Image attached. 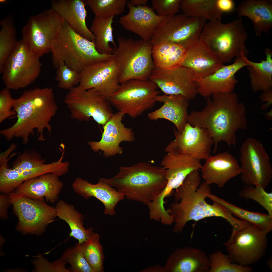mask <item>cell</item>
Returning a JSON list of instances; mask_svg holds the SVG:
<instances>
[{
    "label": "cell",
    "mask_w": 272,
    "mask_h": 272,
    "mask_svg": "<svg viewBox=\"0 0 272 272\" xmlns=\"http://www.w3.org/2000/svg\"><path fill=\"white\" fill-rule=\"evenodd\" d=\"M0 31V73L4 64L18 41L16 38V30L13 17L7 16L1 20Z\"/></svg>",
    "instance_id": "74e56055"
},
{
    "label": "cell",
    "mask_w": 272,
    "mask_h": 272,
    "mask_svg": "<svg viewBox=\"0 0 272 272\" xmlns=\"http://www.w3.org/2000/svg\"><path fill=\"white\" fill-rule=\"evenodd\" d=\"M209 272H250L252 268L234 262L229 255L221 251L210 254Z\"/></svg>",
    "instance_id": "ab89813d"
},
{
    "label": "cell",
    "mask_w": 272,
    "mask_h": 272,
    "mask_svg": "<svg viewBox=\"0 0 272 272\" xmlns=\"http://www.w3.org/2000/svg\"><path fill=\"white\" fill-rule=\"evenodd\" d=\"M217 6L220 11L223 14L230 13L235 9V4L232 0H216Z\"/></svg>",
    "instance_id": "681fc988"
},
{
    "label": "cell",
    "mask_w": 272,
    "mask_h": 272,
    "mask_svg": "<svg viewBox=\"0 0 272 272\" xmlns=\"http://www.w3.org/2000/svg\"><path fill=\"white\" fill-rule=\"evenodd\" d=\"M246 112L245 106L235 93H215L207 98L206 105L201 110L194 111L189 114L187 122L192 126L207 129L214 140L215 153L218 143L221 141L235 147L236 131L247 129Z\"/></svg>",
    "instance_id": "6da1fadb"
},
{
    "label": "cell",
    "mask_w": 272,
    "mask_h": 272,
    "mask_svg": "<svg viewBox=\"0 0 272 272\" xmlns=\"http://www.w3.org/2000/svg\"><path fill=\"white\" fill-rule=\"evenodd\" d=\"M265 117L267 120L271 121L272 119V109H270L269 111H267L264 114Z\"/></svg>",
    "instance_id": "11a10c76"
},
{
    "label": "cell",
    "mask_w": 272,
    "mask_h": 272,
    "mask_svg": "<svg viewBox=\"0 0 272 272\" xmlns=\"http://www.w3.org/2000/svg\"><path fill=\"white\" fill-rule=\"evenodd\" d=\"M235 10L238 18L245 16L252 21L255 34L267 36L272 27V1L246 0L241 2Z\"/></svg>",
    "instance_id": "f546056e"
},
{
    "label": "cell",
    "mask_w": 272,
    "mask_h": 272,
    "mask_svg": "<svg viewBox=\"0 0 272 272\" xmlns=\"http://www.w3.org/2000/svg\"><path fill=\"white\" fill-rule=\"evenodd\" d=\"M17 145L14 143L12 144L10 147L6 151L0 154V165L2 164L7 160V158L9 155L16 148Z\"/></svg>",
    "instance_id": "f5cc1de1"
},
{
    "label": "cell",
    "mask_w": 272,
    "mask_h": 272,
    "mask_svg": "<svg viewBox=\"0 0 272 272\" xmlns=\"http://www.w3.org/2000/svg\"><path fill=\"white\" fill-rule=\"evenodd\" d=\"M215 202L228 209L235 217L256 226L267 234L272 230V216L260 212L247 211L217 196Z\"/></svg>",
    "instance_id": "8d00e7d4"
},
{
    "label": "cell",
    "mask_w": 272,
    "mask_h": 272,
    "mask_svg": "<svg viewBox=\"0 0 272 272\" xmlns=\"http://www.w3.org/2000/svg\"><path fill=\"white\" fill-rule=\"evenodd\" d=\"M55 209L56 216L65 221L69 225L71 230L70 236L77 239L79 243L86 241L94 232L93 228L85 229L84 228V216L76 210L73 206L60 200L56 204Z\"/></svg>",
    "instance_id": "d6a6232c"
},
{
    "label": "cell",
    "mask_w": 272,
    "mask_h": 272,
    "mask_svg": "<svg viewBox=\"0 0 272 272\" xmlns=\"http://www.w3.org/2000/svg\"><path fill=\"white\" fill-rule=\"evenodd\" d=\"M246 223H247V225H246V226H245V227L246 226H247V224H248V223H247V222H246ZM235 232H232V233H235Z\"/></svg>",
    "instance_id": "6f0895ef"
},
{
    "label": "cell",
    "mask_w": 272,
    "mask_h": 272,
    "mask_svg": "<svg viewBox=\"0 0 272 272\" xmlns=\"http://www.w3.org/2000/svg\"><path fill=\"white\" fill-rule=\"evenodd\" d=\"M8 196L18 219L16 229L23 235H42L56 216L55 208L44 201L33 199L15 192Z\"/></svg>",
    "instance_id": "9c48e42d"
},
{
    "label": "cell",
    "mask_w": 272,
    "mask_h": 272,
    "mask_svg": "<svg viewBox=\"0 0 272 272\" xmlns=\"http://www.w3.org/2000/svg\"><path fill=\"white\" fill-rule=\"evenodd\" d=\"M248 34L242 18L226 23L221 20L206 23L200 36L202 41L224 63H229L243 52H249L245 42Z\"/></svg>",
    "instance_id": "8992f818"
},
{
    "label": "cell",
    "mask_w": 272,
    "mask_h": 272,
    "mask_svg": "<svg viewBox=\"0 0 272 272\" xmlns=\"http://www.w3.org/2000/svg\"><path fill=\"white\" fill-rule=\"evenodd\" d=\"M11 205L9 200V196L5 194L2 193L0 195V217L4 220L7 219L8 217L7 210Z\"/></svg>",
    "instance_id": "f907efd6"
},
{
    "label": "cell",
    "mask_w": 272,
    "mask_h": 272,
    "mask_svg": "<svg viewBox=\"0 0 272 272\" xmlns=\"http://www.w3.org/2000/svg\"><path fill=\"white\" fill-rule=\"evenodd\" d=\"M149 80L164 94L181 95L190 100L198 93L194 71L180 65L168 69L154 67Z\"/></svg>",
    "instance_id": "2e32d148"
},
{
    "label": "cell",
    "mask_w": 272,
    "mask_h": 272,
    "mask_svg": "<svg viewBox=\"0 0 272 272\" xmlns=\"http://www.w3.org/2000/svg\"><path fill=\"white\" fill-rule=\"evenodd\" d=\"M13 109L16 113V121L12 126L0 131V134L8 141L14 138H19L23 144H26L30 135H34L35 129L39 141L45 140L43 134L45 129L50 134L52 126L50 122L58 109L52 87L24 91L19 97L15 99Z\"/></svg>",
    "instance_id": "7a4b0ae2"
},
{
    "label": "cell",
    "mask_w": 272,
    "mask_h": 272,
    "mask_svg": "<svg viewBox=\"0 0 272 272\" xmlns=\"http://www.w3.org/2000/svg\"><path fill=\"white\" fill-rule=\"evenodd\" d=\"M248 66L240 56L236 57L232 64L224 65L212 74L197 80L198 93L207 98L215 93L232 92L238 82L235 74Z\"/></svg>",
    "instance_id": "44dd1931"
},
{
    "label": "cell",
    "mask_w": 272,
    "mask_h": 272,
    "mask_svg": "<svg viewBox=\"0 0 272 272\" xmlns=\"http://www.w3.org/2000/svg\"><path fill=\"white\" fill-rule=\"evenodd\" d=\"M64 20L58 35L50 42L52 61L55 68L65 64L80 73L86 66L96 62L114 60L113 54L98 52L94 42L76 33Z\"/></svg>",
    "instance_id": "5b68a950"
},
{
    "label": "cell",
    "mask_w": 272,
    "mask_h": 272,
    "mask_svg": "<svg viewBox=\"0 0 272 272\" xmlns=\"http://www.w3.org/2000/svg\"><path fill=\"white\" fill-rule=\"evenodd\" d=\"M10 89L5 88L0 91V123L7 118L16 115L13 110V104L15 100Z\"/></svg>",
    "instance_id": "c3c4849f"
},
{
    "label": "cell",
    "mask_w": 272,
    "mask_h": 272,
    "mask_svg": "<svg viewBox=\"0 0 272 272\" xmlns=\"http://www.w3.org/2000/svg\"><path fill=\"white\" fill-rule=\"evenodd\" d=\"M36 259L32 263L37 271L71 272L66 268L67 263L60 258L52 263L42 256Z\"/></svg>",
    "instance_id": "7dc6e473"
},
{
    "label": "cell",
    "mask_w": 272,
    "mask_h": 272,
    "mask_svg": "<svg viewBox=\"0 0 272 272\" xmlns=\"http://www.w3.org/2000/svg\"><path fill=\"white\" fill-rule=\"evenodd\" d=\"M181 0H152V9L159 16L166 17L172 16L178 12Z\"/></svg>",
    "instance_id": "bcb514c9"
},
{
    "label": "cell",
    "mask_w": 272,
    "mask_h": 272,
    "mask_svg": "<svg viewBox=\"0 0 272 272\" xmlns=\"http://www.w3.org/2000/svg\"><path fill=\"white\" fill-rule=\"evenodd\" d=\"M80 74L79 87L85 90L94 89L109 100L118 90L120 84L118 69L114 60L93 63L84 68Z\"/></svg>",
    "instance_id": "ac0fdd59"
},
{
    "label": "cell",
    "mask_w": 272,
    "mask_h": 272,
    "mask_svg": "<svg viewBox=\"0 0 272 272\" xmlns=\"http://www.w3.org/2000/svg\"><path fill=\"white\" fill-rule=\"evenodd\" d=\"M99 239V235L94 232L86 241L79 243L83 255L94 272L104 271L103 263L105 257Z\"/></svg>",
    "instance_id": "f35d334b"
},
{
    "label": "cell",
    "mask_w": 272,
    "mask_h": 272,
    "mask_svg": "<svg viewBox=\"0 0 272 272\" xmlns=\"http://www.w3.org/2000/svg\"><path fill=\"white\" fill-rule=\"evenodd\" d=\"M58 176L46 173L27 180L15 189V192L30 199L54 203L57 200L63 186Z\"/></svg>",
    "instance_id": "484cf974"
},
{
    "label": "cell",
    "mask_w": 272,
    "mask_h": 272,
    "mask_svg": "<svg viewBox=\"0 0 272 272\" xmlns=\"http://www.w3.org/2000/svg\"><path fill=\"white\" fill-rule=\"evenodd\" d=\"M240 152L242 182L265 189L272 180V167L263 145L253 138H248L242 144Z\"/></svg>",
    "instance_id": "4fadbf2b"
},
{
    "label": "cell",
    "mask_w": 272,
    "mask_h": 272,
    "mask_svg": "<svg viewBox=\"0 0 272 272\" xmlns=\"http://www.w3.org/2000/svg\"><path fill=\"white\" fill-rule=\"evenodd\" d=\"M224 64L199 39L186 50L180 65L192 70L197 80L212 74Z\"/></svg>",
    "instance_id": "d4e9b609"
},
{
    "label": "cell",
    "mask_w": 272,
    "mask_h": 272,
    "mask_svg": "<svg viewBox=\"0 0 272 272\" xmlns=\"http://www.w3.org/2000/svg\"><path fill=\"white\" fill-rule=\"evenodd\" d=\"M114 17L100 18L95 16L91 23V31L95 37L96 48L101 54H112V48L110 43L113 46L116 45L113 35L112 24Z\"/></svg>",
    "instance_id": "d590c367"
},
{
    "label": "cell",
    "mask_w": 272,
    "mask_h": 272,
    "mask_svg": "<svg viewBox=\"0 0 272 272\" xmlns=\"http://www.w3.org/2000/svg\"><path fill=\"white\" fill-rule=\"evenodd\" d=\"M186 53V50L177 44L169 41L160 42L152 50L154 67L168 69L179 65Z\"/></svg>",
    "instance_id": "836d02e7"
},
{
    "label": "cell",
    "mask_w": 272,
    "mask_h": 272,
    "mask_svg": "<svg viewBox=\"0 0 272 272\" xmlns=\"http://www.w3.org/2000/svg\"><path fill=\"white\" fill-rule=\"evenodd\" d=\"M112 53L118 70L120 84L132 79L148 80L154 68L150 41L119 37Z\"/></svg>",
    "instance_id": "52a82bcc"
},
{
    "label": "cell",
    "mask_w": 272,
    "mask_h": 272,
    "mask_svg": "<svg viewBox=\"0 0 272 272\" xmlns=\"http://www.w3.org/2000/svg\"><path fill=\"white\" fill-rule=\"evenodd\" d=\"M64 21L52 8L31 16L22 29V39L40 58L51 52V41L58 35Z\"/></svg>",
    "instance_id": "7c38bea8"
},
{
    "label": "cell",
    "mask_w": 272,
    "mask_h": 272,
    "mask_svg": "<svg viewBox=\"0 0 272 272\" xmlns=\"http://www.w3.org/2000/svg\"><path fill=\"white\" fill-rule=\"evenodd\" d=\"M200 177L199 170L189 174L182 184L174 193V200L170 206V214L173 215L175 225L173 231L181 232L186 223L206 218L219 217L229 223L233 222L234 216L226 208L217 202L208 203L205 199L211 193L209 185L203 182L198 189Z\"/></svg>",
    "instance_id": "3957f363"
},
{
    "label": "cell",
    "mask_w": 272,
    "mask_h": 272,
    "mask_svg": "<svg viewBox=\"0 0 272 272\" xmlns=\"http://www.w3.org/2000/svg\"><path fill=\"white\" fill-rule=\"evenodd\" d=\"M201 169L202 176L208 184L223 187L230 180L241 174V166L228 151L211 155Z\"/></svg>",
    "instance_id": "603a6c76"
},
{
    "label": "cell",
    "mask_w": 272,
    "mask_h": 272,
    "mask_svg": "<svg viewBox=\"0 0 272 272\" xmlns=\"http://www.w3.org/2000/svg\"><path fill=\"white\" fill-rule=\"evenodd\" d=\"M40 58L22 39L18 41L6 60L1 74L6 88L17 90L33 83L41 72Z\"/></svg>",
    "instance_id": "8fae6325"
},
{
    "label": "cell",
    "mask_w": 272,
    "mask_h": 272,
    "mask_svg": "<svg viewBox=\"0 0 272 272\" xmlns=\"http://www.w3.org/2000/svg\"><path fill=\"white\" fill-rule=\"evenodd\" d=\"M264 51L265 59H261L259 62L249 60L243 52L240 56L248 65L247 69L251 86L254 92H263L272 89V52L268 48Z\"/></svg>",
    "instance_id": "1f68e13d"
},
{
    "label": "cell",
    "mask_w": 272,
    "mask_h": 272,
    "mask_svg": "<svg viewBox=\"0 0 272 272\" xmlns=\"http://www.w3.org/2000/svg\"><path fill=\"white\" fill-rule=\"evenodd\" d=\"M259 99L262 102H266L262 105L261 109L264 111L267 109L272 104V89L263 91L259 96Z\"/></svg>",
    "instance_id": "816d5d0a"
},
{
    "label": "cell",
    "mask_w": 272,
    "mask_h": 272,
    "mask_svg": "<svg viewBox=\"0 0 272 272\" xmlns=\"http://www.w3.org/2000/svg\"><path fill=\"white\" fill-rule=\"evenodd\" d=\"M158 88L149 80H130L120 84L109 100L118 111L135 118L154 106L160 93Z\"/></svg>",
    "instance_id": "ba28073f"
},
{
    "label": "cell",
    "mask_w": 272,
    "mask_h": 272,
    "mask_svg": "<svg viewBox=\"0 0 272 272\" xmlns=\"http://www.w3.org/2000/svg\"><path fill=\"white\" fill-rule=\"evenodd\" d=\"M148 1V0H130L129 2L133 6L137 7L146 6Z\"/></svg>",
    "instance_id": "db71d44e"
},
{
    "label": "cell",
    "mask_w": 272,
    "mask_h": 272,
    "mask_svg": "<svg viewBox=\"0 0 272 272\" xmlns=\"http://www.w3.org/2000/svg\"><path fill=\"white\" fill-rule=\"evenodd\" d=\"M73 190L85 199L93 197L104 205L105 214H115V207L117 203L122 200L124 196L100 179L96 184H93L80 177L77 178L72 184Z\"/></svg>",
    "instance_id": "4316f807"
},
{
    "label": "cell",
    "mask_w": 272,
    "mask_h": 272,
    "mask_svg": "<svg viewBox=\"0 0 272 272\" xmlns=\"http://www.w3.org/2000/svg\"><path fill=\"white\" fill-rule=\"evenodd\" d=\"M156 101L162 102L160 108L149 113L148 118L151 120L166 119L174 124L177 131L181 132L187 122L189 100L181 95H159L155 98Z\"/></svg>",
    "instance_id": "f1b7e54d"
},
{
    "label": "cell",
    "mask_w": 272,
    "mask_h": 272,
    "mask_svg": "<svg viewBox=\"0 0 272 272\" xmlns=\"http://www.w3.org/2000/svg\"><path fill=\"white\" fill-rule=\"evenodd\" d=\"M174 131L175 139L166 146L165 152L188 155L199 161L211 155L214 142L206 129L192 126L187 122L181 132L175 128Z\"/></svg>",
    "instance_id": "e0dca14e"
},
{
    "label": "cell",
    "mask_w": 272,
    "mask_h": 272,
    "mask_svg": "<svg viewBox=\"0 0 272 272\" xmlns=\"http://www.w3.org/2000/svg\"><path fill=\"white\" fill-rule=\"evenodd\" d=\"M64 102L71 117L78 121H88L92 117L103 126L114 114L109 100L93 88L74 86L66 95Z\"/></svg>",
    "instance_id": "30bf717a"
},
{
    "label": "cell",
    "mask_w": 272,
    "mask_h": 272,
    "mask_svg": "<svg viewBox=\"0 0 272 272\" xmlns=\"http://www.w3.org/2000/svg\"><path fill=\"white\" fill-rule=\"evenodd\" d=\"M166 173L162 167L144 161L120 167L118 173L112 178L100 179L115 188L126 199L148 206L166 186Z\"/></svg>",
    "instance_id": "277c9868"
},
{
    "label": "cell",
    "mask_w": 272,
    "mask_h": 272,
    "mask_svg": "<svg viewBox=\"0 0 272 272\" xmlns=\"http://www.w3.org/2000/svg\"><path fill=\"white\" fill-rule=\"evenodd\" d=\"M86 5L95 16L105 18L120 15L124 11L126 0H87Z\"/></svg>",
    "instance_id": "60d3db41"
},
{
    "label": "cell",
    "mask_w": 272,
    "mask_h": 272,
    "mask_svg": "<svg viewBox=\"0 0 272 272\" xmlns=\"http://www.w3.org/2000/svg\"><path fill=\"white\" fill-rule=\"evenodd\" d=\"M126 5L128 13L120 17L118 21L119 23L125 30L133 32L141 39L150 41L165 17L159 16L149 7L134 6L128 1Z\"/></svg>",
    "instance_id": "7402d4cb"
},
{
    "label": "cell",
    "mask_w": 272,
    "mask_h": 272,
    "mask_svg": "<svg viewBox=\"0 0 272 272\" xmlns=\"http://www.w3.org/2000/svg\"><path fill=\"white\" fill-rule=\"evenodd\" d=\"M161 165L166 171L167 183L165 189L170 193L179 187L189 174L200 169L202 166L200 161L195 158L172 152H167Z\"/></svg>",
    "instance_id": "cb8c5ba5"
},
{
    "label": "cell",
    "mask_w": 272,
    "mask_h": 272,
    "mask_svg": "<svg viewBox=\"0 0 272 272\" xmlns=\"http://www.w3.org/2000/svg\"><path fill=\"white\" fill-rule=\"evenodd\" d=\"M45 160L33 149L25 150L18 155L13 162L11 168L18 169L34 167L45 162Z\"/></svg>",
    "instance_id": "f6af8a7d"
},
{
    "label": "cell",
    "mask_w": 272,
    "mask_h": 272,
    "mask_svg": "<svg viewBox=\"0 0 272 272\" xmlns=\"http://www.w3.org/2000/svg\"><path fill=\"white\" fill-rule=\"evenodd\" d=\"M56 69L55 79L59 88L70 90L79 84V73L71 70L65 64L60 65Z\"/></svg>",
    "instance_id": "ee69618b"
},
{
    "label": "cell",
    "mask_w": 272,
    "mask_h": 272,
    "mask_svg": "<svg viewBox=\"0 0 272 272\" xmlns=\"http://www.w3.org/2000/svg\"><path fill=\"white\" fill-rule=\"evenodd\" d=\"M63 155L59 159L48 164L43 163L38 166L27 168L12 169L9 167L8 162L10 157L0 167V191L2 193L12 192L25 181L47 173L58 176L66 174L69 170V164L63 162Z\"/></svg>",
    "instance_id": "d6986e66"
},
{
    "label": "cell",
    "mask_w": 272,
    "mask_h": 272,
    "mask_svg": "<svg viewBox=\"0 0 272 272\" xmlns=\"http://www.w3.org/2000/svg\"><path fill=\"white\" fill-rule=\"evenodd\" d=\"M180 9L187 16L210 21L221 20L223 14L217 8L216 0H181Z\"/></svg>",
    "instance_id": "e575fe53"
},
{
    "label": "cell",
    "mask_w": 272,
    "mask_h": 272,
    "mask_svg": "<svg viewBox=\"0 0 272 272\" xmlns=\"http://www.w3.org/2000/svg\"><path fill=\"white\" fill-rule=\"evenodd\" d=\"M60 258L70 266L71 272H94L83 255L78 243L65 250Z\"/></svg>",
    "instance_id": "b9f144b4"
},
{
    "label": "cell",
    "mask_w": 272,
    "mask_h": 272,
    "mask_svg": "<svg viewBox=\"0 0 272 272\" xmlns=\"http://www.w3.org/2000/svg\"><path fill=\"white\" fill-rule=\"evenodd\" d=\"M239 196L258 203L272 216V193L268 192L260 186L246 185L239 193Z\"/></svg>",
    "instance_id": "7bdbcfd3"
},
{
    "label": "cell",
    "mask_w": 272,
    "mask_h": 272,
    "mask_svg": "<svg viewBox=\"0 0 272 272\" xmlns=\"http://www.w3.org/2000/svg\"><path fill=\"white\" fill-rule=\"evenodd\" d=\"M206 20L183 14L165 17L150 42L153 46L160 42H172L186 50L199 39Z\"/></svg>",
    "instance_id": "9a60e30c"
},
{
    "label": "cell",
    "mask_w": 272,
    "mask_h": 272,
    "mask_svg": "<svg viewBox=\"0 0 272 272\" xmlns=\"http://www.w3.org/2000/svg\"><path fill=\"white\" fill-rule=\"evenodd\" d=\"M267 234L250 224L231 234L225 243L228 255L235 262L246 266L254 264L265 255Z\"/></svg>",
    "instance_id": "5bb4252c"
},
{
    "label": "cell",
    "mask_w": 272,
    "mask_h": 272,
    "mask_svg": "<svg viewBox=\"0 0 272 272\" xmlns=\"http://www.w3.org/2000/svg\"><path fill=\"white\" fill-rule=\"evenodd\" d=\"M124 115L119 111L114 114L103 126L104 130L100 140L98 142L92 141L88 142L93 151H103V155L106 157L116 154L120 155L123 152V149L119 146L120 143L123 141H134L132 129L125 127L122 122Z\"/></svg>",
    "instance_id": "ffe728a7"
},
{
    "label": "cell",
    "mask_w": 272,
    "mask_h": 272,
    "mask_svg": "<svg viewBox=\"0 0 272 272\" xmlns=\"http://www.w3.org/2000/svg\"><path fill=\"white\" fill-rule=\"evenodd\" d=\"M7 2V0H0V3L1 4H4L5 3Z\"/></svg>",
    "instance_id": "9f6ffc18"
},
{
    "label": "cell",
    "mask_w": 272,
    "mask_h": 272,
    "mask_svg": "<svg viewBox=\"0 0 272 272\" xmlns=\"http://www.w3.org/2000/svg\"><path fill=\"white\" fill-rule=\"evenodd\" d=\"M86 0H54L52 8L56 12L76 33L95 42V37L86 22L87 11Z\"/></svg>",
    "instance_id": "83f0119b"
},
{
    "label": "cell",
    "mask_w": 272,
    "mask_h": 272,
    "mask_svg": "<svg viewBox=\"0 0 272 272\" xmlns=\"http://www.w3.org/2000/svg\"><path fill=\"white\" fill-rule=\"evenodd\" d=\"M168 269L173 272H209V258L198 248L178 249L169 257Z\"/></svg>",
    "instance_id": "4dcf8cb0"
}]
</instances>
